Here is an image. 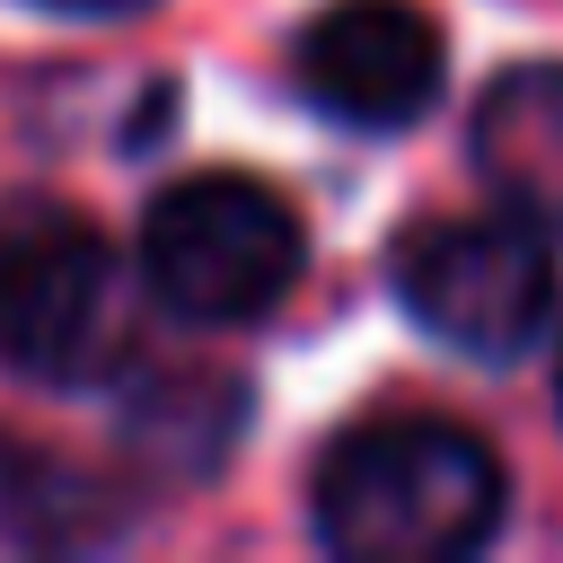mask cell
Here are the masks:
<instances>
[{
    "label": "cell",
    "instance_id": "cell-1",
    "mask_svg": "<svg viewBox=\"0 0 563 563\" xmlns=\"http://www.w3.org/2000/svg\"><path fill=\"white\" fill-rule=\"evenodd\" d=\"M308 510L352 563H457L501 528V457L449 413H387L317 457Z\"/></svg>",
    "mask_w": 563,
    "mask_h": 563
},
{
    "label": "cell",
    "instance_id": "cell-2",
    "mask_svg": "<svg viewBox=\"0 0 563 563\" xmlns=\"http://www.w3.org/2000/svg\"><path fill=\"white\" fill-rule=\"evenodd\" d=\"M308 273V220L246 167L176 176L141 211V282L185 325H255Z\"/></svg>",
    "mask_w": 563,
    "mask_h": 563
},
{
    "label": "cell",
    "instance_id": "cell-3",
    "mask_svg": "<svg viewBox=\"0 0 563 563\" xmlns=\"http://www.w3.org/2000/svg\"><path fill=\"white\" fill-rule=\"evenodd\" d=\"M132 352V273L97 220L62 202L0 211V369L88 387Z\"/></svg>",
    "mask_w": 563,
    "mask_h": 563
},
{
    "label": "cell",
    "instance_id": "cell-4",
    "mask_svg": "<svg viewBox=\"0 0 563 563\" xmlns=\"http://www.w3.org/2000/svg\"><path fill=\"white\" fill-rule=\"evenodd\" d=\"M396 308L457 361H519L554 334L563 282H554V238L528 229L519 211H466V220H431L405 229L387 255Z\"/></svg>",
    "mask_w": 563,
    "mask_h": 563
},
{
    "label": "cell",
    "instance_id": "cell-5",
    "mask_svg": "<svg viewBox=\"0 0 563 563\" xmlns=\"http://www.w3.org/2000/svg\"><path fill=\"white\" fill-rule=\"evenodd\" d=\"M449 70L422 0H325L290 44V88L343 132H405L431 114Z\"/></svg>",
    "mask_w": 563,
    "mask_h": 563
},
{
    "label": "cell",
    "instance_id": "cell-6",
    "mask_svg": "<svg viewBox=\"0 0 563 563\" xmlns=\"http://www.w3.org/2000/svg\"><path fill=\"white\" fill-rule=\"evenodd\" d=\"M475 167L501 211L563 238V62H519L475 106Z\"/></svg>",
    "mask_w": 563,
    "mask_h": 563
},
{
    "label": "cell",
    "instance_id": "cell-7",
    "mask_svg": "<svg viewBox=\"0 0 563 563\" xmlns=\"http://www.w3.org/2000/svg\"><path fill=\"white\" fill-rule=\"evenodd\" d=\"M53 18H123V9H150V0H35Z\"/></svg>",
    "mask_w": 563,
    "mask_h": 563
},
{
    "label": "cell",
    "instance_id": "cell-8",
    "mask_svg": "<svg viewBox=\"0 0 563 563\" xmlns=\"http://www.w3.org/2000/svg\"><path fill=\"white\" fill-rule=\"evenodd\" d=\"M554 405H563V352H554Z\"/></svg>",
    "mask_w": 563,
    "mask_h": 563
}]
</instances>
